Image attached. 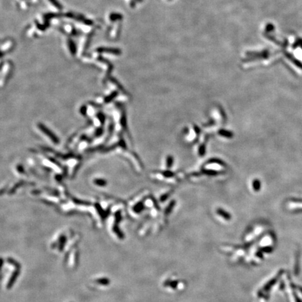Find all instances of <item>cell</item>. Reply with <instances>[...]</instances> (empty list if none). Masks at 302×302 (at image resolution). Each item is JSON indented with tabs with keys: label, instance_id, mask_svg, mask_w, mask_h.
I'll list each match as a JSON object with an SVG mask.
<instances>
[{
	"label": "cell",
	"instance_id": "2",
	"mask_svg": "<svg viewBox=\"0 0 302 302\" xmlns=\"http://www.w3.org/2000/svg\"><path fill=\"white\" fill-rule=\"evenodd\" d=\"M137 1H140V2H142L143 0H137Z\"/></svg>",
	"mask_w": 302,
	"mask_h": 302
},
{
	"label": "cell",
	"instance_id": "1",
	"mask_svg": "<svg viewBox=\"0 0 302 302\" xmlns=\"http://www.w3.org/2000/svg\"><path fill=\"white\" fill-rule=\"evenodd\" d=\"M1 264H2V260H1V259H0V268H1Z\"/></svg>",
	"mask_w": 302,
	"mask_h": 302
}]
</instances>
